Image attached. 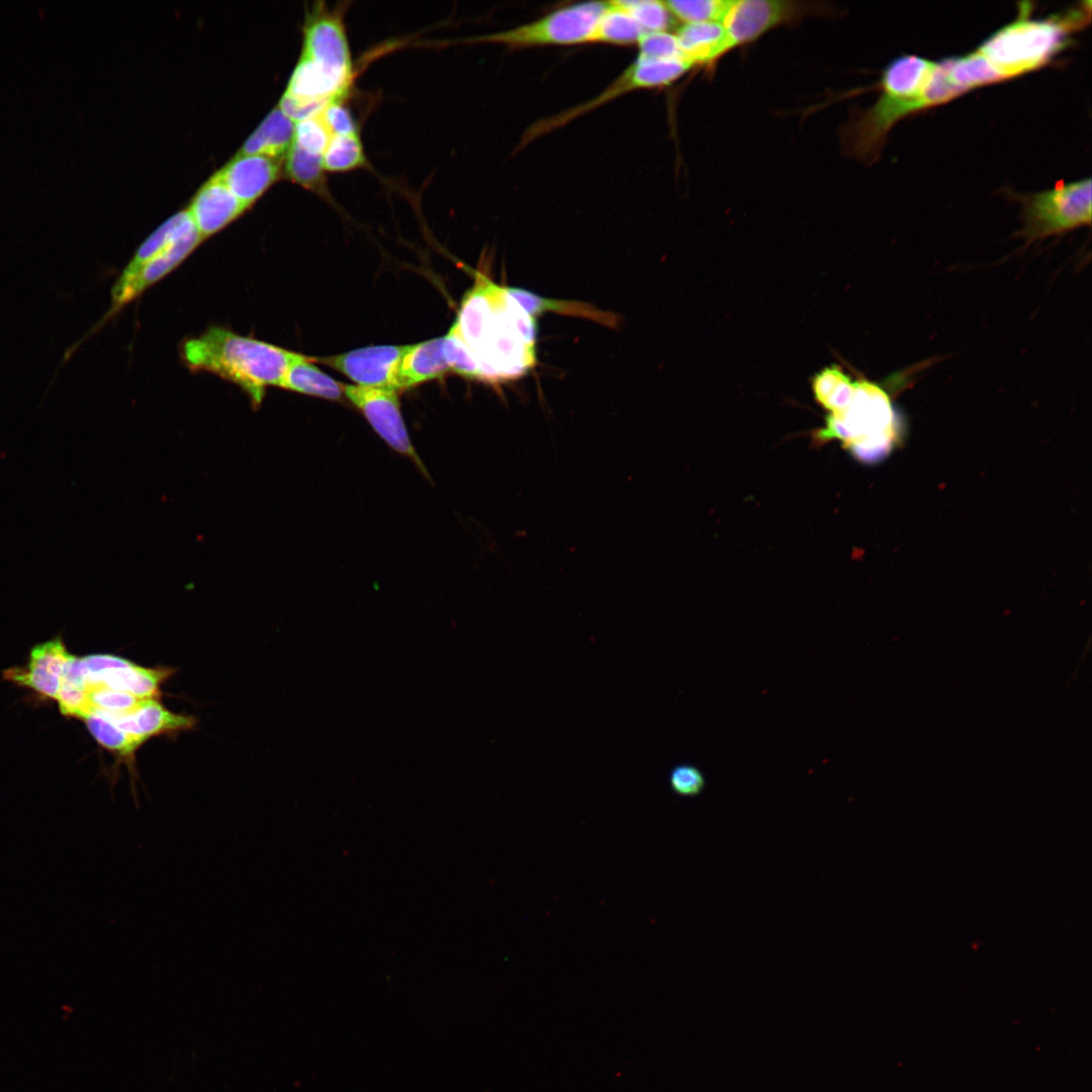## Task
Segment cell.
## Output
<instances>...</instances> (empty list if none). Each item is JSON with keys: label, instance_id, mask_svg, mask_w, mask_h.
Returning <instances> with one entry per match:
<instances>
[{"label": "cell", "instance_id": "obj_4", "mask_svg": "<svg viewBox=\"0 0 1092 1092\" xmlns=\"http://www.w3.org/2000/svg\"><path fill=\"white\" fill-rule=\"evenodd\" d=\"M297 354L221 327H211L181 347L190 370L213 373L237 384L254 404L261 402L268 386H281Z\"/></svg>", "mask_w": 1092, "mask_h": 1092}, {"label": "cell", "instance_id": "obj_25", "mask_svg": "<svg viewBox=\"0 0 1092 1092\" xmlns=\"http://www.w3.org/2000/svg\"><path fill=\"white\" fill-rule=\"evenodd\" d=\"M285 170L292 181L324 198H330L322 155L307 152L292 144L286 154Z\"/></svg>", "mask_w": 1092, "mask_h": 1092}, {"label": "cell", "instance_id": "obj_30", "mask_svg": "<svg viewBox=\"0 0 1092 1092\" xmlns=\"http://www.w3.org/2000/svg\"><path fill=\"white\" fill-rule=\"evenodd\" d=\"M621 5L634 18L643 32L668 31L673 18L664 1L620 0Z\"/></svg>", "mask_w": 1092, "mask_h": 1092}, {"label": "cell", "instance_id": "obj_24", "mask_svg": "<svg viewBox=\"0 0 1092 1092\" xmlns=\"http://www.w3.org/2000/svg\"><path fill=\"white\" fill-rule=\"evenodd\" d=\"M195 228L187 209L177 212L142 243L119 277L127 278L131 276L146 262Z\"/></svg>", "mask_w": 1092, "mask_h": 1092}, {"label": "cell", "instance_id": "obj_35", "mask_svg": "<svg viewBox=\"0 0 1092 1092\" xmlns=\"http://www.w3.org/2000/svg\"><path fill=\"white\" fill-rule=\"evenodd\" d=\"M668 783L677 796L693 798L699 796L706 787L702 770L693 764H678L669 771Z\"/></svg>", "mask_w": 1092, "mask_h": 1092}, {"label": "cell", "instance_id": "obj_5", "mask_svg": "<svg viewBox=\"0 0 1092 1092\" xmlns=\"http://www.w3.org/2000/svg\"><path fill=\"white\" fill-rule=\"evenodd\" d=\"M1083 7L1063 15L1032 19L1022 14L991 34L978 48L997 82L1034 71L1067 47L1069 35L1085 22Z\"/></svg>", "mask_w": 1092, "mask_h": 1092}, {"label": "cell", "instance_id": "obj_29", "mask_svg": "<svg viewBox=\"0 0 1092 1092\" xmlns=\"http://www.w3.org/2000/svg\"><path fill=\"white\" fill-rule=\"evenodd\" d=\"M732 0H668L664 4L673 19L685 23L721 22Z\"/></svg>", "mask_w": 1092, "mask_h": 1092}, {"label": "cell", "instance_id": "obj_38", "mask_svg": "<svg viewBox=\"0 0 1092 1092\" xmlns=\"http://www.w3.org/2000/svg\"><path fill=\"white\" fill-rule=\"evenodd\" d=\"M82 660L86 667L87 675L110 668L124 667L131 663L123 658L104 654L88 655L83 657Z\"/></svg>", "mask_w": 1092, "mask_h": 1092}, {"label": "cell", "instance_id": "obj_23", "mask_svg": "<svg viewBox=\"0 0 1092 1092\" xmlns=\"http://www.w3.org/2000/svg\"><path fill=\"white\" fill-rule=\"evenodd\" d=\"M509 292L534 318L547 311H553L588 318L613 328L619 323L618 316L614 313L601 310L584 302L550 299L517 287H509Z\"/></svg>", "mask_w": 1092, "mask_h": 1092}, {"label": "cell", "instance_id": "obj_33", "mask_svg": "<svg viewBox=\"0 0 1092 1092\" xmlns=\"http://www.w3.org/2000/svg\"><path fill=\"white\" fill-rule=\"evenodd\" d=\"M331 135L318 112L295 122L292 144L307 152L323 156Z\"/></svg>", "mask_w": 1092, "mask_h": 1092}, {"label": "cell", "instance_id": "obj_28", "mask_svg": "<svg viewBox=\"0 0 1092 1092\" xmlns=\"http://www.w3.org/2000/svg\"><path fill=\"white\" fill-rule=\"evenodd\" d=\"M366 158L358 132L332 134L323 155L326 172H346L364 167Z\"/></svg>", "mask_w": 1092, "mask_h": 1092}, {"label": "cell", "instance_id": "obj_31", "mask_svg": "<svg viewBox=\"0 0 1092 1092\" xmlns=\"http://www.w3.org/2000/svg\"><path fill=\"white\" fill-rule=\"evenodd\" d=\"M443 338L444 353L450 370L466 378L482 381L478 363L454 324Z\"/></svg>", "mask_w": 1092, "mask_h": 1092}, {"label": "cell", "instance_id": "obj_17", "mask_svg": "<svg viewBox=\"0 0 1092 1092\" xmlns=\"http://www.w3.org/2000/svg\"><path fill=\"white\" fill-rule=\"evenodd\" d=\"M279 161L262 155L239 154L217 174L248 208L275 181Z\"/></svg>", "mask_w": 1092, "mask_h": 1092}, {"label": "cell", "instance_id": "obj_6", "mask_svg": "<svg viewBox=\"0 0 1092 1092\" xmlns=\"http://www.w3.org/2000/svg\"><path fill=\"white\" fill-rule=\"evenodd\" d=\"M853 384L848 405L830 413L816 439L822 443L840 440L858 461H879L888 455L897 440V418L884 389L868 380Z\"/></svg>", "mask_w": 1092, "mask_h": 1092}, {"label": "cell", "instance_id": "obj_11", "mask_svg": "<svg viewBox=\"0 0 1092 1092\" xmlns=\"http://www.w3.org/2000/svg\"><path fill=\"white\" fill-rule=\"evenodd\" d=\"M203 241L197 229H193L178 239L167 249L146 262L135 273L127 278L115 281L111 289V305L102 320L96 324L90 332L69 347L64 353V359L69 360L84 341L96 333L109 318L120 308L140 296L150 286L177 268Z\"/></svg>", "mask_w": 1092, "mask_h": 1092}, {"label": "cell", "instance_id": "obj_7", "mask_svg": "<svg viewBox=\"0 0 1092 1092\" xmlns=\"http://www.w3.org/2000/svg\"><path fill=\"white\" fill-rule=\"evenodd\" d=\"M607 2H585L562 7L532 22L479 35L469 42L498 43L510 49L599 43V29Z\"/></svg>", "mask_w": 1092, "mask_h": 1092}, {"label": "cell", "instance_id": "obj_21", "mask_svg": "<svg viewBox=\"0 0 1092 1092\" xmlns=\"http://www.w3.org/2000/svg\"><path fill=\"white\" fill-rule=\"evenodd\" d=\"M294 130L295 121L277 106L245 142L240 154L262 155L280 161L292 145Z\"/></svg>", "mask_w": 1092, "mask_h": 1092}, {"label": "cell", "instance_id": "obj_36", "mask_svg": "<svg viewBox=\"0 0 1092 1092\" xmlns=\"http://www.w3.org/2000/svg\"><path fill=\"white\" fill-rule=\"evenodd\" d=\"M636 44L639 48L638 54L645 57L659 59L684 57L674 32H644Z\"/></svg>", "mask_w": 1092, "mask_h": 1092}, {"label": "cell", "instance_id": "obj_13", "mask_svg": "<svg viewBox=\"0 0 1092 1092\" xmlns=\"http://www.w3.org/2000/svg\"><path fill=\"white\" fill-rule=\"evenodd\" d=\"M408 347L371 346L316 360L340 371L356 385L394 388L398 363Z\"/></svg>", "mask_w": 1092, "mask_h": 1092}, {"label": "cell", "instance_id": "obj_12", "mask_svg": "<svg viewBox=\"0 0 1092 1092\" xmlns=\"http://www.w3.org/2000/svg\"><path fill=\"white\" fill-rule=\"evenodd\" d=\"M397 391L391 387L344 385V394L362 412L374 431L393 450L413 459L424 471L401 416Z\"/></svg>", "mask_w": 1092, "mask_h": 1092}, {"label": "cell", "instance_id": "obj_37", "mask_svg": "<svg viewBox=\"0 0 1092 1092\" xmlns=\"http://www.w3.org/2000/svg\"><path fill=\"white\" fill-rule=\"evenodd\" d=\"M320 115L330 130L331 134H348L357 131L356 122L343 100L329 103Z\"/></svg>", "mask_w": 1092, "mask_h": 1092}, {"label": "cell", "instance_id": "obj_8", "mask_svg": "<svg viewBox=\"0 0 1092 1092\" xmlns=\"http://www.w3.org/2000/svg\"><path fill=\"white\" fill-rule=\"evenodd\" d=\"M693 68L684 57L659 59L638 54L636 60L595 98L533 123L522 135L517 150L622 95L670 85Z\"/></svg>", "mask_w": 1092, "mask_h": 1092}, {"label": "cell", "instance_id": "obj_18", "mask_svg": "<svg viewBox=\"0 0 1092 1092\" xmlns=\"http://www.w3.org/2000/svg\"><path fill=\"white\" fill-rule=\"evenodd\" d=\"M674 35L681 55L694 67L712 65L734 49L721 22L685 23Z\"/></svg>", "mask_w": 1092, "mask_h": 1092}, {"label": "cell", "instance_id": "obj_27", "mask_svg": "<svg viewBox=\"0 0 1092 1092\" xmlns=\"http://www.w3.org/2000/svg\"><path fill=\"white\" fill-rule=\"evenodd\" d=\"M643 33L620 1L607 2L599 29V43L634 44Z\"/></svg>", "mask_w": 1092, "mask_h": 1092}, {"label": "cell", "instance_id": "obj_19", "mask_svg": "<svg viewBox=\"0 0 1092 1092\" xmlns=\"http://www.w3.org/2000/svg\"><path fill=\"white\" fill-rule=\"evenodd\" d=\"M450 371L444 353V338L410 345L401 357L394 378L396 390L438 378Z\"/></svg>", "mask_w": 1092, "mask_h": 1092}, {"label": "cell", "instance_id": "obj_1", "mask_svg": "<svg viewBox=\"0 0 1092 1092\" xmlns=\"http://www.w3.org/2000/svg\"><path fill=\"white\" fill-rule=\"evenodd\" d=\"M454 325L489 383L515 380L537 362V322L511 295L509 287L475 272Z\"/></svg>", "mask_w": 1092, "mask_h": 1092}, {"label": "cell", "instance_id": "obj_26", "mask_svg": "<svg viewBox=\"0 0 1092 1092\" xmlns=\"http://www.w3.org/2000/svg\"><path fill=\"white\" fill-rule=\"evenodd\" d=\"M814 396L830 413L845 408L851 400L854 384L838 367H826L812 381Z\"/></svg>", "mask_w": 1092, "mask_h": 1092}, {"label": "cell", "instance_id": "obj_20", "mask_svg": "<svg viewBox=\"0 0 1092 1092\" xmlns=\"http://www.w3.org/2000/svg\"><path fill=\"white\" fill-rule=\"evenodd\" d=\"M170 669L145 668L133 663L124 667L110 668L87 675V690L104 687L130 694L139 699H156L162 681Z\"/></svg>", "mask_w": 1092, "mask_h": 1092}, {"label": "cell", "instance_id": "obj_15", "mask_svg": "<svg viewBox=\"0 0 1092 1092\" xmlns=\"http://www.w3.org/2000/svg\"><path fill=\"white\" fill-rule=\"evenodd\" d=\"M246 209L217 173L199 189L187 208L203 240L226 226Z\"/></svg>", "mask_w": 1092, "mask_h": 1092}, {"label": "cell", "instance_id": "obj_32", "mask_svg": "<svg viewBox=\"0 0 1092 1092\" xmlns=\"http://www.w3.org/2000/svg\"><path fill=\"white\" fill-rule=\"evenodd\" d=\"M84 720L93 737L110 750L130 755L144 742L96 715L90 714Z\"/></svg>", "mask_w": 1092, "mask_h": 1092}, {"label": "cell", "instance_id": "obj_14", "mask_svg": "<svg viewBox=\"0 0 1092 1092\" xmlns=\"http://www.w3.org/2000/svg\"><path fill=\"white\" fill-rule=\"evenodd\" d=\"M70 656L62 640L55 638L36 645L31 650L26 668H10L4 675L7 679L29 687L42 696L57 699L64 667Z\"/></svg>", "mask_w": 1092, "mask_h": 1092}, {"label": "cell", "instance_id": "obj_9", "mask_svg": "<svg viewBox=\"0 0 1092 1092\" xmlns=\"http://www.w3.org/2000/svg\"><path fill=\"white\" fill-rule=\"evenodd\" d=\"M1020 199L1023 205V228L1019 236L1024 239L1026 246L1091 224L1090 178L1024 195Z\"/></svg>", "mask_w": 1092, "mask_h": 1092}, {"label": "cell", "instance_id": "obj_3", "mask_svg": "<svg viewBox=\"0 0 1092 1092\" xmlns=\"http://www.w3.org/2000/svg\"><path fill=\"white\" fill-rule=\"evenodd\" d=\"M345 7L314 4L304 25L300 59L279 107L295 122L343 100L353 80V64L344 25Z\"/></svg>", "mask_w": 1092, "mask_h": 1092}, {"label": "cell", "instance_id": "obj_16", "mask_svg": "<svg viewBox=\"0 0 1092 1092\" xmlns=\"http://www.w3.org/2000/svg\"><path fill=\"white\" fill-rule=\"evenodd\" d=\"M90 714L111 722L123 732L142 740L161 733L190 729L195 720L191 716L174 714L166 710L156 699H145L131 713L114 714L92 709Z\"/></svg>", "mask_w": 1092, "mask_h": 1092}, {"label": "cell", "instance_id": "obj_22", "mask_svg": "<svg viewBox=\"0 0 1092 1092\" xmlns=\"http://www.w3.org/2000/svg\"><path fill=\"white\" fill-rule=\"evenodd\" d=\"M310 357L297 354L288 367L280 387L337 400L344 395V385L324 373Z\"/></svg>", "mask_w": 1092, "mask_h": 1092}, {"label": "cell", "instance_id": "obj_10", "mask_svg": "<svg viewBox=\"0 0 1092 1092\" xmlns=\"http://www.w3.org/2000/svg\"><path fill=\"white\" fill-rule=\"evenodd\" d=\"M826 3L789 0H732L722 20L734 48L756 40L769 30L810 16H832Z\"/></svg>", "mask_w": 1092, "mask_h": 1092}, {"label": "cell", "instance_id": "obj_34", "mask_svg": "<svg viewBox=\"0 0 1092 1092\" xmlns=\"http://www.w3.org/2000/svg\"><path fill=\"white\" fill-rule=\"evenodd\" d=\"M88 698L90 705L89 712L92 709H99L114 714L131 713L143 702L142 699L130 694L104 687H96L88 690Z\"/></svg>", "mask_w": 1092, "mask_h": 1092}, {"label": "cell", "instance_id": "obj_2", "mask_svg": "<svg viewBox=\"0 0 1092 1092\" xmlns=\"http://www.w3.org/2000/svg\"><path fill=\"white\" fill-rule=\"evenodd\" d=\"M945 67L942 60L933 62L915 55L894 59L882 73L878 99L844 125L843 152L861 162H874L900 119L964 94Z\"/></svg>", "mask_w": 1092, "mask_h": 1092}]
</instances>
